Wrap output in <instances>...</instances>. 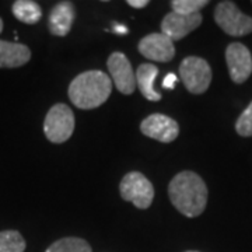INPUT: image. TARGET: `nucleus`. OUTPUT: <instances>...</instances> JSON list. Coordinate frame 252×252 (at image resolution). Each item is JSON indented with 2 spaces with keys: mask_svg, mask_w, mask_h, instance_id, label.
Listing matches in <instances>:
<instances>
[{
  "mask_svg": "<svg viewBox=\"0 0 252 252\" xmlns=\"http://www.w3.org/2000/svg\"><path fill=\"white\" fill-rule=\"evenodd\" d=\"M207 187L196 172L177 174L168 185V196L174 207L187 217H198L207 205Z\"/></svg>",
  "mask_w": 252,
  "mask_h": 252,
  "instance_id": "obj_1",
  "label": "nucleus"
},
{
  "mask_svg": "<svg viewBox=\"0 0 252 252\" xmlns=\"http://www.w3.org/2000/svg\"><path fill=\"white\" fill-rule=\"evenodd\" d=\"M112 81L107 73L89 70L80 73L69 86V98L80 109H94L101 107L111 95Z\"/></svg>",
  "mask_w": 252,
  "mask_h": 252,
  "instance_id": "obj_2",
  "label": "nucleus"
},
{
  "mask_svg": "<svg viewBox=\"0 0 252 252\" xmlns=\"http://www.w3.org/2000/svg\"><path fill=\"white\" fill-rule=\"evenodd\" d=\"M215 21L231 36H244L252 32V17L244 14L234 1H220L215 9Z\"/></svg>",
  "mask_w": 252,
  "mask_h": 252,
  "instance_id": "obj_3",
  "label": "nucleus"
},
{
  "mask_svg": "<svg viewBox=\"0 0 252 252\" xmlns=\"http://www.w3.org/2000/svg\"><path fill=\"white\" fill-rule=\"evenodd\" d=\"M74 130V114L64 104H55L48 111L44 121L46 139L52 143H64L70 139Z\"/></svg>",
  "mask_w": 252,
  "mask_h": 252,
  "instance_id": "obj_4",
  "label": "nucleus"
},
{
  "mask_svg": "<svg viewBox=\"0 0 252 252\" xmlns=\"http://www.w3.org/2000/svg\"><path fill=\"white\" fill-rule=\"evenodd\" d=\"M180 77L192 94H203L212 83L210 64L198 56L185 58L180 66Z\"/></svg>",
  "mask_w": 252,
  "mask_h": 252,
  "instance_id": "obj_5",
  "label": "nucleus"
},
{
  "mask_svg": "<svg viewBox=\"0 0 252 252\" xmlns=\"http://www.w3.org/2000/svg\"><path fill=\"white\" fill-rule=\"evenodd\" d=\"M119 192L124 200L132 202L137 209L150 207L154 199V187L142 172H129L121 181Z\"/></svg>",
  "mask_w": 252,
  "mask_h": 252,
  "instance_id": "obj_6",
  "label": "nucleus"
},
{
  "mask_svg": "<svg viewBox=\"0 0 252 252\" xmlns=\"http://www.w3.org/2000/svg\"><path fill=\"white\" fill-rule=\"evenodd\" d=\"M225 62L231 80L235 84H243L252 73V55L241 42H233L225 49Z\"/></svg>",
  "mask_w": 252,
  "mask_h": 252,
  "instance_id": "obj_7",
  "label": "nucleus"
},
{
  "mask_svg": "<svg viewBox=\"0 0 252 252\" xmlns=\"http://www.w3.org/2000/svg\"><path fill=\"white\" fill-rule=\"evenodd\" d=\"M140 132L154 140L171 143L180 135V126L172 118L162 114H153L140 124Z\"/></svg>",
  "mask_w": 252,
  "mask_h": 252,
  "instance_id": "obj_8",
  "label": "nucleus"
},
{
  "mask_svg": "<svg viewBox=\"0 0 252 252\" xmlns=\"http://www.w3.org/2000/svg\"><path fill=\"white\" fill-rule=\"evenodd\" d=\"M137 48L146 59L154 62H171L175 56L174 42L161 32H153L142 38Z\"/></svg>",
  "mask_w": 252,
  "mask_h": 252,
  "instance_id": "obj_9",
  "label": "nucleus"
},
{
  "mask_svg": "<svg viewBox=\"0 0 252 252\" xmlns=\"http://www.w3.org/2000/svg\"><path fill=\"white\" fill-rule=\"evenodd\" d=\"M108 70L114 84L122 94L129 95L136 89V76L132 69V64L125 55L121 52H114L108 58Z\"/></svg>",
  "mask_w": 252,
  "mask_h": 252,
  "instance_id": "obj_10",
  "label": "nucleus"
},
{
  "mask_svg": "<svg viewBox=\"0 0 252 252\" xmlns=\"http://www.w3.org/2000/svg\"><path fill=\"white\" fill-rule=\"evenodd\" d=\"M202 14L196 13L192 16H182L178 13H168L161 21V34L168 36L172 42L180 41L182 38L195 31L202 24Z\"/></svg>",
  "mask_w": 252,
  "mask_h": 252,
  "instance_id": "obj_11",
  "label": "nucleus"
},
{
  "mask_svg": "<svg viewBox=\"0 0 252 252\" xmlns=\"http://www.w3.org/2000/svg\"><path fill=\"white\" fill-rule=\"evenodd\" d=\"M74 21V6L70 1H62L55 6L48 20L52 35L64 36L69 34Z\"/></svg>",
  "mask_w": 252,
  "mask_h": 252,
  "instance_id": "obj_12",
  "label": "nucleus"
},
{
  "mask_svg": "<svg viewBox=\"0 0 252 252\" xmlns=\"http://www.w3.org/2000/svg\"><path fill=\"white\" fill-rule=\"evenodd\" d=\"M31 59L30 48L18 42H7L0 39V67L13 69L24 66Z\"/></svg>",
  "mask_w": 252,
  "mask_h": 252,
  "instance_id": "obj_13",
  "label": "nucleus"
},
{
  "mask_svg": "<svg viewBox=\"0 0 252 252\" xmlns=\"http://www.w3.org/2000/svg\"><path fill=\"white\" fill-rule=\"evenodd\" d=\"M158 74V67L152 63H143L137 67L136 76V86L139 87L140 93L144 95V98L149 101H160L161 95L154 91V80Z\"/></svg>",
  "mask_w": 252,
  "mask_h": 252,
  "instance_id": "obj_14",
  "label": "nucleus"
},
{
  "mask_svg": "<svg viewBox=\"0 0 252 252\" xmlns=\"http://www.w3.org/2000/svg\"><path fill=\"white\" fill-rule=\"evenodd\" d=\"M13 14L24 24H36L42 17V10L32 0H17L13 3Z\"/></svg>",
  "mask_w": 252,
  "mask_h": 252,
  "instance_id": "obj_15",
  "label": "nucleus"
},
{
  "mask_svg": "<svg viewBox=\"0 0 252 252\" xmlns=\"http://www.w3.org/2000/svg\"><path fill=\"white\" fill-rule=\"evenodd\" d=\"M45 252H93L90 244L77 237H66L55 241Z\"/></svg>",
  "mask_w": 252,
  "mask_h": 252,
  "instance_id": "obj_16",
  "label": "nucleus"
},
{
  "mask_svg": "<svg viewBox=\"0 0 252 252\" xmlns=\"http://www.w3.org/2000/svg\"><path fill=\"white\" fill-rule=\"evenodd\" d=\"M26 240L16 230L0 231V252H24Z\"/></svg>",
  "mask_w": 252,
  "mask_h": 252,
  "instance_id": "obj_17",
  "label": "nucleus"
},
{
  "mask_svg": "<svg viewBox=\"0 0 252 252\" xmlns=\"http://www.w3.org/2000/svg\"><path fill=\"white\" fill-rule=\"evenodd\" d=\"M209 4L207 0H172L171 7L174 13L182 16H192L199 13V10L206 7Z\"/></svg>",
  "mask_w": 252,
  "mask_h": 252,
  "instance_id": "obj_18",
  "label": "nucleus"
},
{
  "mask_svg": "<svg viewBox=\"0 0 252 252\" xmlns=\"http://www.w3.org/2000/svg\"><path fill=\"white\" fill-rule=\"evenodd\" d=\"M235 132L243 137L252 136V101L235 122Z\"/></svg>",
  "mask_w": 252,
  "mask_h": 252,
  "instance_id": "obj_19",
  "label": "nucleus"
},
{
  "mask_svg": "<svg viewBox=\"0 0 252 252\" xmlns=\"http://www.w3.org/2000/svg\"><path fill=\"white\" fill-rule=\"evenodd\" d=\"M178 81V77L174 74V73H168L167 76H165V79L162 80V87L164 89H167V90H172L174 87H175V83Z\"/></svg>",
  "mask_w": 252,
  "mask_h": 252,
  "instance_id": "obj_20",
  "label": "nucleus"
},
{
  "mask_svg": "<svg viewBox=\"0 0 252 252\" xmlns=\"http://www.w3.org/2000/svg\"><path fill=\"white\" fill-rule=\"evenodd\" d=\"M127 4L135 9H143L149 4V0H127Z\"/></svg>",
  "mask_w": 252,
  "mask_h": 252,
  "instance_id": "obj_21",
  "label": "nucleus"
},
{
  "mask_svg": "<svg viewBox=\"0 0 252 252\" xmlns=\"http://www.w3.org/2000/svg\"><path fill=\"white\" fill-rule=\"evenodd\" d=\"M114 31L117 32V34H122V35H125V34H127V28L125 27V26H118V24H115V27H114Z\"/></svg>",
  "mask_w": 252,
  "mask_h": 252,
  "instance_id": "obj_22",
  "label": "nucleus"
},
{
  "mask_svg": "<svg viewBox=\"0 0 252 252\" xmlns=\"http://www.w3.org/2000/svg\"><path fill=\"white\" fill-rule=\"evenodd\" d=\"M3 31V21H1V18H0V32Z\"/></svg>",
  "mask_w": 252,
  "mask_h": 252,
  "instance_id": "obj_23",
  "label": "nucleus"
},
{
  "mask_svg": "<svg viewBox=\"0 0 252 252\" xmlns=\"http://www.w3.org/2000/svg\"><path fill=\"white\" fill-rule=\"evenodd\" d=\"M187 252H198V251H187Z\"/></svg>",
  "mask_w": 252,
  "mask_h": 252,
  "instance_id": "obj_24",
  "label": "nucleus"
}]
</instances>
